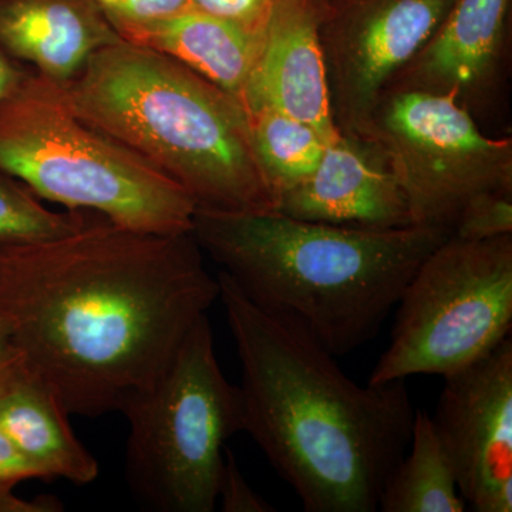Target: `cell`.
Instances as JSON below:
<instances>
[{
	"mask_svg": "<svg viewBox=\"0 0 512 512\" xmlns=\"http://www.w3.org/2000/svg\"><path fill=\"white\" fill-rule=\"evenodd\" d=\"M220 299L241 365L244 431L308 512H375L406 453V380L360 386L292 320L249 301L225 272Z\"/></svg>",
	"mask_w": 512,
	"mask_h": 512,
	"instance_id": "cell-2",
	"label": "cell"
},
{
	"mask_svg": "<svg viewBox=\"0 0 512 512\" xmlns=\"http://www.w3.org/2000/svg\"><path fill=\"white\" fill-rule=\"evenodd\" d=\"M456 470L430 414L416 410L404 456L384 481L377 511L464 512Z\"/></svg>",
	"mask_w": 512,
	"mask_h": 512,
	"instance_id": "cell-17",
	"label": "cell"
},
{
	"mask_svg": "<svg viewBox=\"0 0 512 512\" xmlns=\"http://www.w3.org/2000/svg\"><path fill=\"white\" fill-rule=\"evenodd\" d=\"M0 171L43 201L111 224L178 235L197 208L181 188L80 119L60 83L23 70L0 99Z\"/></svg>",
	"mask_w": 512,
	"mask_h": 512,
	"instance_id": "cell-5",
	"label": "cell"
},
{
	"mask_svg": "<svg viewBox=\"0 0 512 512\" xmlns=\"http://www.w3.org/2000/svg\"><path fill=\"white\" fill-rule=\"evenodd\" d=\"M390 343L372 384L447 377L473 365L512 329V234L447 238L414 272L396 305Z\"/></svg>",
	"mask_w": 512,
	"mask_h": 512,
	"instance_id": "cell-7",
	"label": "cell"
},
{
	"mask_svg": "<svg viewBox=\"0 0 512 512\" xmlns=\"http://www.w3.org/2000/svg\"><path fill=\"white\" fill-rule=\"evenodd\" d=\"M275 211L335 227L413 225L403 192L379 150L342 131L326 144L315 171L279 195Z\"/></svg>",
	"mask_w": 512,
	"mask_h": 512,
	"instance_id": "cell-11",
	"label": "cell"
},
{
	"mask_svg": "<svg viewBox=\"0 0 512 512\" xmlns=\"http://www.w3.org/2000/svg\"><path fill=\"white\" fill-rule=\"evenodd\" d=\"M25 69L0 53V99L15 86Z\"/></svg>",
	"mask_w": 512,
	"mask_h": 512,
	"instance_id": "cell-26",
	"label": "cell"
},
{
	"mask_svg": "<svg viewBox=\"0 0 512 512\" xmlns=\"http://www.w3.org/2000/svg\"><path fill=\"white\" fill-rule=\"evenodd\" d=\"M512 234V191L483 192L464 205L451 237L484 241Z\"/></svg>",
	"mask_w": 512,
	"mask_h": 512,
	"instance_id": "cell-20",
	"label": "cell"
},
{
	"mask_svg": "<svg viewBox=\"0 0 512 512\" xmlns=\"http://www.w3.org/2000/svg\"><path fill=\"white\" fill-rule=\"evenodd\" d=\"M192 8L228 20L254 33H264L275 0H191Z\"/></svg>",
	"mask_w": 512,
	"mask_h": 512,
	"instance_id": "cell-23",
	"label": "cell"
},
{
	"mask_svg": "<svg viewBox=\"0 0 512 512\" xmlns=\"http://www.w3.org/2000/svg\"><path fill=\"white\" fill-rule=\"evenodd\" d=\"M106 220L96 212L53 211L5 171H0V245L33 244L80 231Z\"/></svg>",
	"mask_w": 512,
	"mask_h": 512,
	"instance_id": "cell-19",
	"label": "cell"
},
{
	"mask_svg": "<svg viewBox=\"0 0 512 512\" xmlns=\"http://www.w3.org/2000/svg\"><path fill=\"white\" fill-rule=\"evenodd\" d=\"M192 235L259 308L301 326L336 357L379 332L446 229H356L278 211H195Z\"/></svg>",
	"mask_w": 512,
	"mask_h": 512,
	"instance_id": "cell-3",
	"label": "cell"
},
{
	"mask_svg": "<svg viewBox=\"0 0 512 512\" xmlns=\"http://www.w3.org/2000/svg\"><path fill=\"white\" fill-rule=\"evenodd\" d=\"M202 254L192 232L150 234L107 220L0 245V322L69 414L121 412L220 296Z\"/></svg>",
	"mask_w": 512,
	"mask_h": 512,
	"instance_id": "cell-1",
	"label": "cell"
},
{
	"mask_svg": "<svg viewBox=\"0 0 512 512\" xmlns=\"http://www.w3.org/2000/svg\"><path fill=\"white\" fill-rule=\"evenodd\" d=\"M62 86L80 119L181 188L197 211H275L247 107L184 64L121 39Z\"/></svg>",
	"mask_w": 512,
	"mask_h": 512,
	"instance_id": "cell-4",
	"label": "cell"
},
{
	"mask_svg": "<svg viewBox=\"0 0 512 512\" xmlns=\"http://www.w3.org/2000/svg\"><path fill=\"white\" fill-rule=\"evenodd\" d=\"M218 501L224 512H274L276 508L254 491L239 470L234 453L225 447L218 483Z\"/></svg>",
	"mask_w": 512,
	"mask_h": 512,
	"instance_id": "cell-22",
	"label": "cell"
},
{
	"mask_svg": "<svg viewBox=\"0 0 512 512\" xmlns=\"http://www.w3.org/2000/svg\"><path fill=\"white\" fill-rule=\"evenodd\" d=\"M456 0H320L319 40L333 120L359 136L397 73Z\"/></svg>",
	"mask_w": 512,
	"mask_h": 512,
	"instance_id": "cell-9",
	"label": "cell"
},
{
	"mask_svg": "<svg viewBox=\"0 0 512 512\" xmlns=\"http://www.w3.org/2000/svg\"><path fill=\"white\" fill-rule=\"evenodd\" d=\"M510 5L511 0H456L384 93H454L466 107L467 101L483 97L494 84Z\"/></svg>",
	"mask_w": 512,
	"mask_h": 512,
	"instance_id": "cell-13",
	"label": "cell"
},
{
	"mask_svg": "<svg viewBox=\"0 0 512 512\" xmlns=\"http://www.w3.org/2000/svg\"><path fill=\"white\" fill-rule=\"evenodd\" d=\"M252 138L269 187L279 195L301 183L318 167L329 143L311 124L269 109L248 110Z\"/></svg>",
	"mask_w": 512,
	"mask_h": 512,
	"instance_id": "cell-18",
	"label": "cell"
},
{
	"mask_svg": "<svg viewBox=\"0 0 512 512\" xmlns=\"http://www.w3.org/2000/svg\"><path fill=\"white\" fill-rule=\"evenodd\" d=\"M15 488L0 487V512H59L62 504L52 497L23 500L15 494Z\"/></svg>",
	"mask_w": 512,
	"mask_h": 512,
	"instance_id": "cell-25",
	"label": "cell"
},
{
	"mask_svg": "<svg viewBox=\"0 0 512 512\" xmlns=\"http://www.w3.org/2000/svg\"><path fill=\"white\" fill-rule=\"evenodd\" d=\"M69 416L55 390L13 349L0 363V430L45 478L87 485L99 477V463Z\"/></svg>",
	"mask_w": 512,
	"mask_h": 512,
	"instance_id": "cell-15",
	"label": "cell"
},
{
	"mask_svg": "<svg viewBox=\"0 0 512 512\" xmlns=\"http://www.w3.org/2000/svg\"><path fill=\"white\" fill-rule=\"evenodd\" d=\"M116 32L128 26L173 18L192 8L191 0H94Z\"/></svg>",
	"mask_w": 512,
	"mask_h": 512,
	"instance_id": "cell-21",
	"label": "cell"
},
{
	"mask_svg": "<svg viewBox=\"0 0 512 512\" xmlns=\"http://www.w3.org/2000/svg\"><path fill=\"white\" fill-rule=\"evenodd\" d=\"M320 0H275L247 90V110L269 107L311 124L326 140L333 120L325 57L319 40Z\"/></svg>",
	"mask_w": 512,
	"mask_h": 512,
	"instance_id": "cell-12",
	"label": "cell"
},
{
	"mask_svg": "<svg viewBox=\"0 0 512 512\" xmlns=\"http://www.w3.org/2000/svg\"><path fill=\"white\" fill-rule=\"evenodd\" d=\"M357 137L382 154L417 227L451 234L471 198L512 191V141L481 133L454 93H384Z\"/></svg>",
	"mask_w": 512,
	"mask_h": 512,
	"instance_id": "cell-8",
	"label": "cell"
},
{
	"mask_svg": "<svg viewBox=\"0 0 512 512\" xmlns=\"http://www.w3.org/2000/svg\"><path fill=\"white\" fill-rule=\"evenodd\" d=\"M121 37L94 0H0V53L60 84Z\"/></svg>",
	"mask_w": 512,
	"mask_h": 512,
	"instance_id": "cell-14",
	"label": "cell"
},
{
	"mask_svg": "<svg viewBox=\"0 0 512 512\" xmlns=\"http://www.w3.org/2000/svg\"><path fill=\"white\" fill-rule=\"evenodd\" d=\"M121 413L130 426L126 481L137 503L157 512L214 511L225 443L244 431V406L218 363L208 315Z\"/></svg>",
	"mask_w": 512,
	"mask_h": 512,
	"instance_id": "cell-6",
	"label": "cell"
},
{
	"mask_svg": "<svg viewBox=\"0 0 512 512\" xmlns=\"http://www.w3.org/2000/svg\"><path fill=\"white\" fill-rule=\"evenodd\" d=\"M431 421L476 512L512 511V339L443 377Z\"/></svg>",
	"mask_w": 512,
	"mask_h": 512,
	"instance_id": "cell-10",
	"label": "cell"
},
{
	"mask_svg": "<svg viewBox=\"0 0 512 512\" xmlns=\"http://www.w3.org/2000/svg\"><path fill=\"white\" fill-rule=\"evenodd\" d=\"M13 352L12 345H10L8 333L3 328L2 322H0V363L5 362Z\"/></svg>",
	"mask_w": 512,
	"mask_h": 512,
	"instance_id": "cell-27",
	"label": "cell"
},
{
	"mask_svg": "<svg viewBox=\"0 0 512 512\" xmlns=\"http://www.w3.org/2000/svg\"><path fill=\"white\" fill-rule=\"evenodd\" d=\"M33 478L45 476L0 430V487L15 488L22 481Z\"/></svg>",
	"mask_w": 512,
	"mask_h": 512,
	"instance_id": "cell-24",
	"label": "cell"
},
{
	"mask_svg": "<svg viewBox=\"0 0 512 512\" xmlns=\"http://www.w3.org/2000/svg\"><path fill=\"white\" fill-rule=\"evenodd\" d=\"M117 33L126 42L184 64L242 103L262 40V33L197 9Z\"/></svg>",
	"mask_w": 512,
	"mask_h": 512,
	"instance_id": "cell-16",
	"label": "cell"
}]
</instances>
